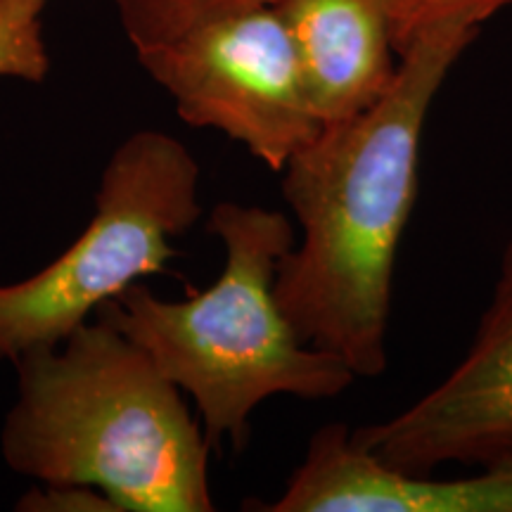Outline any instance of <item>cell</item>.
<instances>
[{
    "mask_svg": "<svg viewBox=\"0 0 512 512\" xmlns=\"http://www.w3.org/2000/svg\"><path fill=\"white\" fill-rule=\"evenodd\" d=\"M477 31L451 22L420 34L392 88L370 110L325 124L283 171L302 240L280 259L275 297L306 344L342 358L356 377L387 370L394 266L418 197L422 131Z\"/></svg>",
    "mask_w": 512,
    "mask_h": 512,
    "instance_id": "6da1fadb",
    "label": "cell"
},
{
    "mask_svg": "<svg viewBox=\"0 0 512 512\" xmlns=\"http://www.w3.org/2000/svg\"><path fill=\"white\" fill-rule=\"evenodd\" d=\"M3 458L46 486H86L126 512H211L204 430L181 389L114 325L83 323L12 361Z\"/></svg>",
    "mask_w": 512,
    "mask_h": 512,
    "instance_id": "7a4b0ae2",
    "label": "cell"
},
{
    "mask_svg": "<svg viewBox=\"0 0 512 512\" xmlns=\"http://www.w3.org/2000/svg\"><path fill=\"white\" fill-rule=\"evenodd\" d=\"M207 230L226 252L214 285L169 302L133 283L100 306V318L192 396L211 448L226 437L245 448L261 401L332 399L356 375L342 358L306 344L275 297L278 264L297 242L283 211L221 202Z\"/></svg>",
    "mask_w": 512,
    "mask_h": 512,
    "instance_id": "3957f363",
    "label": "cell"
},
{
    "mask_svg": "<svg viewBox=\"0 0 512 512\" xmlns=\"http://www.w3.org/2000/svg\"><path fill=\"white\" fill-rule=\"evenodd\" d=\"M200 164L181 140L138 131L107 162L88 228L53 264L0 285V358L55 347L145 275L166 271L174 238L202 216Z\"/></svg>",
    "mask_w": 512,
    "mask_h": 512,
    "instance_id": "277c9868",
    "label": "cell"
},
{
    "mask_svg": "<svg viewBox=\"0 0 512 512\" xmlns=\"http://www.w3.org/2000/svg\"><path fill=\"white\" fill-rule=\"evenodd\" d=\"M138 60L183 121L226 133L275 174L323 128L275 5L209 19Z\"/></svg>",
    "mask_w": 512,
    "mask_h": 512,
    "instance_id": "5b68a950",
    "label": "cell"
},
{
    "mask_svg": "<svg viewBox=\"0 0 512 512\" xmlns=\"http://www.w3.org/2000/svg\"><path fill=\"white\" fill-rule=\"evenodd\" d=\"M363 451L408 475L486 463L512 448V238L489 309L458 366L406 411L351 430Z\"/></svg>",
    "mask_w": 512,
    "mask_h": 512,
    "instance_id": "8992f818",
    "label": "cell"
},
{
    "mask_svg": "<svg viewBox=\"0 0 512 512\" xmlns=\"http://www.w3.org/2000/svg\"><path fill=\"white\" fill-rule=\"evenodd\" d=\"M470 477L408 475L363 451L347 425L320 427L266 512H512V448Z\"/></svg>",
    "mask_w": 512,
    "mask_h": 512,
    "instance_id": "52a82bcc",
    "label": "cell"
},
{
    "mask_svg": "<svg viewBox=\"0 0 512 512\" xmlns=\"http://www.w3.org/2000/svg\"><path fill=\"white\" fill-rule=\"evenodd\" d=\"M320 121L370 110L392 88L401 55L384 0H278Z\"/></svg>",
    "mask_w": 512,
    "mask_h": 512,
    "instance_id": "ba28073f",
    "label": "cell"
},
{
    "mask_svg": "<svg viewBox=\"0 0 512 512\" xmlns=\"http://www.w3.org/2000/svg\"><path fill=\"white\" fill-rule=\"evenodd\" d=\"M136 53L164 46L185 31L228 12L275 5L278 0H112Z\"/></svg>",
    "mask_w": 512,
    "mask_h": 512,
    "instance_id": "9c48e42d",
    "label": "cell"
},
{
    "mask_svg": "<svg viewBox=\"0 0 512 512\" xmlns=\"http://www.w3.org/2000/svg\"><path fill=\"white\" fill-rule=\"evenodd\" d=\"M48 0H0V79L41 83L50 57L41 15Z\"/></svg>",
    "mask_w": 512,
    "mask_h": 512,
    "instance_id": "30bf717a",
    "label": "cell"
},
{
    "mask_svg": "<svg viewBox=\"0 0 512 512\" xmlns=\"http://www.w3.org/2000/svg\"><path fill=\"white\" fill-rule=\"evenodd\" d=\"M392 19L394 43L399 55L425 31L441 24L465 22L482 27L491 15L508 8L512 0H384Z\"/></svg>",
    "mask_w": 512,
    "mask_h": 512,
    "instance_id": "8fae6325",
    "label": "cell"
}]
</instances>
